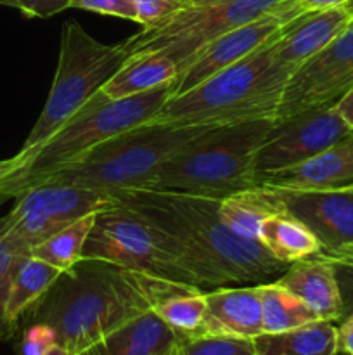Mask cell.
<instances>
[{"mask_svg": "<svg viewBox=\"0 0 353 355\" xmlns=\"http://www.w3.org/2000/svg\"><path fill=\"white\" fill-rule=\"evenodd\" d=\"M220 217L241 238L260 243V227L269 217L282 214L277 191L255 186L220 200Z\"/></svg>", "mask_w": 353, "mask_h": 355, "instance_id": "44dd1931", "label": "cell"}, {"mask_svg": "<svg viewBox=\"0 0 353 355\" xmlns=\"http://www.w3.org/2000/svg\"><path fill=\"white\" fill-rule=\"evenodd\" d=\"M253 342L256 355H336L338 328L318 319L289 331L262 333Z\"/></svg>", "mask_w": 353, "mask_h": 355, "instance_id": "7402d4cb", "label": "cell"}, {"mask_svg": "<svg viewBox=\"0 0 353 355\" xmlns=\"http://www.w3.org/2000/svg\"><path fill=\"white\" fill-rule=\"evenodd\" d=\"M17 10L28 17H51L69 9L71 0H16Z\"/></svg>", "mask_w": 353, "mask_h": 355, "instance_id": "836d02e7", "label": "cell"}, {"mask_svg": "<svg viewBox=\"0 0 353 355\" xmlns=\"http://www.w3.org/2000/svg\"><path fill=\"white\" fill-rule=\"evenodd\" d=\"M336 355H350V354H346V352H338Z\"/></svg>", "mask_w": 353, "mask_h": 355, "instance_id": "b9f144b4", "label": "cell"}, {"mask_svg": "<svg viewBox=\"0 0 353 355\" xmlns=\"http://www.w3.org/2000/svg\"><path fill=\"white\" fill-rule=\"evenodd\" d=\"M59 276L61 270L37 259L31 253L23 259L14 272L9 300H7V319L14 328L17 321L45 297Z\"/></svg>", "mask_w": 353, "mask_h": 355, "instance_id": "cb8c5ba5", "label": "cell"}, {"mask_svg": "<svg viewBox=\"0 0 353 355\" xmlns=\"http://www.w3.org/2000/svg\"><path fill=\"white\" fill-rule=\"evenodd\" d=\"M275 38L194 89L170 97L149 121L227 125L253 118L275 120L284 87L293 75L273 58Z\"/></svg>", "mask_w": 353, "mask_h": 355, "instance_id": "277c9868", "label": "cell"}, {"mask_svg": "<svg viewBox=\"0 0 353 355\" xmlns=\"http://www.w3.org/2000/svg\"><path fill=\"white\" fill-rule=\"evenodd\" d=\"M137 14V23L142 28H151L185 6L182 0H132Z\"/></svg>", "mask_w": 353, "mask_h": 355, "instance_id": "f546056e", "label": "cell"}, {"mask_svg": "<svg viewBox=\"0 0 353 355\" xmlns=\"http://www.w3.org/2000/svg\"><path fill=\"white\" fill-rule=\"evenodd\" d=\"M273 283L296 295L320 321H341L343 302L334 267L324 253L289 263Z\"/></svg>", "mask_w": 353, "mask_h": 355, "instance_id": "e0dca14e", "label": "cell"}, {"mask_svg": "<svg viewBox=\"0 0 353 355\" xmlns=\"http://www.w3.org/2000/svg\"><path fill=\"white\" fill-rule=\"evenodd\" d=\"M179 75V66L163 52H144L132 55L113 78L102 87L109 99L138 96L152 89L173 82Z\"/></svg>", "mask_w": 353, "mask_h": 355, "instance_id": "ffe728a7", "label": "cell"}, {"mask_svg": "<svg viewBox=\"0 0 353 355\" xmlns=\"http://www.w3.org/2000/svg\"><path fill=\"white\" fill-rule=\"evenodd\" d=\"M204 335L255 338L263 333L260 284L244 288L218 286L204 291Z\"/></svg>", "mask_w": 353, "mask_h": 355, "instance_id": "2e32d148", "label": "cell"}, {"mask_svg": "<svg viewBox=\"0 0 353 355\" xmlns=\"http://www.w3.org/2000/svg\"><path fill=\"white\" fill-rule=\"evenodd\" d=\"M176 355H256L253 338L201 335L180 338Z\"/></svg>", "mask_w": 353, "mask_h": 355, "instance_id": "f1b7e54d", "label": "cell"}, {"mask_svg": "<svg viewBox=\"0 0 353 355\" xmlns=\"http://www.w3.org/2000/svg\"><path fill=\"white\" fill-rule=\"evenodd\" d=\"M353 87V23L287 80L275 123L310 107L336 104Z\"/></svg>", "mask_w": 353, "mask_h": 355, "instance_id": "8fae6325", "label": "cell"}, {"mask_svg": "<svg viewBox=\"0 0 353 355\" xmlns=\"http://www.w3.org/2000/svg\"><path fill=\"white\" fill-rule=\"evenodd\" d=\"M82 259L106 260L159 279L201 288L179 243L118 200L96 214Z\"/></svg>", "mask_w": 353, "mask_h": 355, "instance_id": "ba28073f", "label": "cell"}, {"mask_svg": "<svg viewBox=\"0 0 353 355\" xmlns=\"http://www.w3.org/2000/svg\"><path fill=\"white\" fill-rule=\"evenodd\" d=\"M69 9L89 10V12L121 17V19L137 23V14H135V7L132 0H71Z\"/></svg>", "mask_w": 353, "mask_h": 355, "instance_id": "1f68e13d", "label": "cell"}, {"mask_svg": "<svg viewBox=\"0 0 353 355\" xmlns=\"http://www.w3.org/2000/svg\"><path fill=\"white\" fill-rule=\"evenodd\" d=\"M30 253V246L0 222V340L10 338L16 329L7 319V300L14 272Z\"/></svg>", "mask_w": 353, "mask_h": 355, "instance_id": "83f0119b", "label": "cell"}, {"mask_svg": "<svg viewBox=\"0 0 353 355\" xmlns=\"http://www.w3.org/2000/svg\"><path fill=\"white\" fill-rule=\"evenodd\" d=\"M338 352L353 355V314L341 319L338 328Z\"/></svg>", "mask_w": 353, "mask_h": 355, "instance_id": "e575fe53", "label": "cell"}, {"mask_svg": "<svg viewBox=\"0 0 353 355\" xmlns=\"http://www.w3.org/2000/svg\"><path fill=\"white\" fill-rule=\"evenodd\" d=\"M201 290L172 283L97 259H80L61 272L31 309L33 322H45L57 345L73 355L92 349L111 331L180 291Z\"/></svg>", "mask_w": 353, "mask_h": 355, "instance_id": "6da1fadb", "label": "cell"}, {"mask_svg": "<svg viewBox=\"0 0 353 355\" xmlns=\"http://www.w3.org/2000/svg\"><path fill=\"white\" fill-rule=\"evenodd\" d=\"M179 342V335L151 309L111 331L89 350L92 355H176Z\"/></svg>", "mask_w": 353, "mask_h": 355, "instance_id": "d6986e66", "label": "cell"}, {"mask_svg": "<svg viewBox=\"0 0 353 355\" xmlns=\"http://www.w3.org/2000/svg\"><path fill=\"white\" fill-rule=\"evenodd\" d=\"M113 201L114 196L99 191L69 184L44 182L19 194L9 214H38L61 225H68L85 215L102 210Z\"/></svg>", "mask_w": 353, "mask_h": 355, "instance_id": "ac0fdd59", "label": "cell"}, {"mask_svg": "<svg viewBox=\"0 0 353 355\" xmlns=\"http://www.w3.org/2000/svg\"><path fill=\"white\" fill-rule=\"evenodd\" d=\"M286 0H189L176 12L125 40L130 55L159 51L176 66L213 38L248 24Z\"/></svg>", "mask_w": 353, "mask_h": 355, "instance_id": "9c48e42d", "label": "cell"}, {"mask_svg": "<svg viewBox=\"0 0 353 355\" xmlns=\"http://www.w3.org/2000/svg\"><path fill=\"white\" fill-rule=\"evenodd\" d=\"M353 184V134L300 165L263 177L256 186L280 191H329Z\"/></svg>", "mask_w": 353, "mask_h": 355, "instance_id": "9a60e30c", "label": "cell"}, {"mask_svg": "<svg viewBox=\"0 0 353 355\" xmlns=\"http://www.w3.org/2000/svg\"><path fill=\"white\" fill-rule=\"evenodd\" d=\"M154 312L179 335L192 338L204 335L206 298L203 290L180 291L154 305Z\"/></svg>", "mask_w": 353, "mask_h": 355, "instance_id": "4316f807", "label": "cell"}, {"mask_svg": "<svg viewBox=\"0 0 353 355\" xmlns=\"http://www.w3.org/2000/svg\"><path fill=\"white\" fill-rule=\"evenodd\" d=\"M273 191L284 211L314 232L325 257L353 253V189Z\"/></svg>", "mask_w": 353, "mask_h": 355, "instance_id": "4fadbf2b", "label": "cell"}, {"mask_svg": "<svg viewBox=\"0 0 353 355\" xmlns=\"http://www.w3.org/2000/svg\"><path fill=\"white\" fill-rule=\"evenodd\" d=\"M96 214L85 215V217L78 218V220L62 227L61 231L52 234L44 243L35 246L31 250V255L51 263V266H54L61 272L71 269L82 259L83 246H85L89 232L93 225Z\"/></svg>", "mask_w": 353, "mask_h": 355, "instance_id": "484cf974", "label": "cell"}, {"mask_svg": "<svg viewBox=\"0 0 353 355\" xmlns=\"http://www.w3.org/2000/svg\"><path fill=\"white\" fill-rule=\"evenodd\" d=\"M57 345V335L45 322H33L23 333L19 343V355H45Z\"/></svg>", "mask_w": 353, "mask_h": 355, "instance_id": "4dcf8cb0", "label": "cell"}, {"mask_svg": "<svg viewBox=\"0 0 353 355\" xmlns=\"http://www.w3.org/2000/svg\"><path fill=\"white\" fill-rule=\"evenodd\" d=\"M172 89L170 82L123 99L97 92L47 141L0 162V198H17L107 139L149 121L172 97Z\"/></svg>", "mask_w": 353, "mask_h": 355, "instance_id": "3957f363", "label": "cell"}, {"mask_svg": "<svg viewBox=\"0 0 353 355\" xmlns=\"http://www.w3.org/2000/svg\"><path fill=\"white\" fill-rule=\"evenodd\" d=\"M352 134L353 128L334 104L310 107L277 121L255 155V186L269 173L300 165Z\"/></svg>", "mask_w": 353, "mask_h": 355, "instance_id": "30bf717a", "label": "cell"}, {"mask_svg": "<svg viewBox=\"0 0 353 355\" xmlns=\"http://www.w3.org/2000/svg\"><path fill=\"white\" fill-rule=\"evenodd\" d=\"M303 14L296 0H286L272 12L258 17L248 24L234 28L220 37L208 42L192 58L179 66V75L173 80L172 97L194 89L221 69L241 61L256 49L269 44L294 17Z\"/></svg>", "mask_w": 353, "mask_h": 355, "instance_id": "7c38bea8", "label": "cell"}, {"mask_svg": "<svg viewBox=\"0 0 353 355\" xmlns=\"http://www.w3.org/2000/svg\"><path fill=\"white\" fill-rule=\"evenodd\" d=\"M273 118L217 125L173 153L144 189H168L225 198L255 187L253 162Z\"/></svg>", "mask_w": 353, "mask_h": 355, "instance_id": "5b68a950", "label": "cell"}, {"mask_svg": "<svg viewBox=\"0 0 353 355\" xmlns=\"http://www.w3.org/2000/svg\"><path fill=\"white\" fill-rule=\"evenodd\" d=\"M0 6H7V7H14V9H17L16 0H0Z\"/></svg>", "mask_w": 353, "mask_h": 355, "instance_id": "f35d334b", "label": "cell"}, {"mask_svg": "<svg viewBox=\"0 0 353 355\" xmlns=\"http://www.w3.org/2000/svg\"><path fill=\"white\" fill-rule=\"evenodd\" d=\"M217 125H173L145 121L107 139L44 182L69 184L116 194L144 189L156 170L182 146ZM40 182V184H44Z\"/></svg>", "mask_w": 353, "mask_h": 355, "instance_id": "8992f818", "label": "cell"}, {"mask_svg": "<svg viewBox=\"0 0 353 355\" xmlns=\"http://www.w3.org/2000/svg\"><path fill=\"white\" fill-rule=\"evenodd\" d=\"M346 7H348L350 10H353V0H350V2H348V6H346Z\"/></svg>", "mask_w": 353, "mask_h": 355, "instance_id": "ab89813d", "label": "cell"}, {"mask_svg": "<svg viewBox=\"0 0 353 355\" xmlns=\"http://www.w3.org/2000/svg\"><path fill=\"white\" fill-rule=\"evenodd\" d=\"M130 58L125 42L114 45L104 44L76 21H66L61 31L57 69L47 103L21 151H30L55 134L102 90Z\"/></svg>", "mask_w": 353, "mask_h": 355, "instance_id": "52a82bcc", "label": "cell"}, {"mask_svg": "<svg viewBox=\"0 0 353 355\" xmlns=\"http://www.w3.org/2000/svg\"><path fill=\"white\" fill-rule=\"evenodd\" d=\"M168 232L201 288L275 281L289 263L258 241L235 234L220 217L221 198L168 189H132L114 196Z\"/></svg>", "mask_w": 353, "mask_h": 355, "instance_id": "7a4b0ae2", "label": "cell"}, {"mask_svg": "<svg viewBox=\"0 0 353 355\" xmlns=\"http://www.w3.org/2000/svg\"><path fill=\"white\" fill-rule=\"evenodd\" d=\"M80 355H92V352H90V350H85V352H82Z\"/></svg>", "mask_w": 353, "mask_h": 355, "instance_id": "60d3db41", "label": "cell"}, {"mask_svg": "<svg viewBox=\"0 0 353 355\" xmlns=\"http://www.w3.org/2000/svg\"><path fill=\"white\" fill-rule=\"evenodd\" d=\"M353 23V10L336 7L303 12L286 24L272 44L275 61L294 73Z\"/></svg>", "mask_w": 353, "mask_h": 355, "instance_id": "5bb4252c", "label": "cell"}, {"mask_svg": "<svg viewBox=\"0 0 353 355\" xmlns=\"http://www.w3.org/2000/svg\"><path fill=\"white\" fill-rule=\"evenodd\" d=\"M182 2H189V0H182Z\"/></svg>", "mask_w": 353, "mask_h": 355, "instance_id": "ee69618b", "label": "cell"}, {"mask_svg": "<svg viewBox=\"0 0 353 355\" xmlns=\"http://www.w3.org/2000/svg\"><path fill=\"white\" fill-rule=\"evenodd\" d=\"M45 355H73L71 352H69V350H66L64 347H61V345H54L52 347L51 350H48L47 354Z\"/></svg>", "mask_w": 353, "mask_h": 355, "instance_id": "74e56055", "label": "cell"}, {"mask_svg": "<svg viewBox=\"0 0 353 355\" xmlns=\"http://www.w3.org/2000/svg\"><path fill=\"white\" fill-rule=\"evenodd\" d=\"M329 259H331L336 279H338L339 295H341L343 302V318H346V315L353 314V253L329 257Z\"/></svg>", "mask_w": 353, "mask_h": 355, "instance_id": "d6a6232c", "label": "cell"}, {"mask_svg": "<svg viewBox=\"0 0 353 355\" xmlns=\"http://www.w3.org/2000/svg\"><path fill=\"white\" fill-rule=\"evenodd\" d=\"M334 106L336 110H338V113L343 116V120L353 128V87L345 94V96L339 97V99L336 101Z\"/></svg>", "mask_w": 353, "mask_h": 355, "instance_id": "8d00e7d4", "label": "cell"}, {"mask_svg": "<svg viewBox=\"0 0 353 355\" xmlns=\"http://www.w3.org/2000/svg\"><path fill=\"white\" fill-rule=\"evenodd\" d=\"M346 187H350V189H353V184H350V186H346Z\"/></svg>", "mask_w": 353, "mask_h": 355, "instance_id": "7bdbcfd3", "label": "cell"}, {"mask_svg": "<svg viewBox=\"0 0 353 355\" xmlns=\"http://www.w3.org/2000/svg\"><path fill=\"white\" fill-rule=\"evenodd\" d=\"M260 243L277 260L286 263L322 253L320 243L314 232L286 211L272 215L263 222L260 227Z\"/></svg>", "mask_w": 353, "mask_h": 355, "instance_id": "603a6c76", "label": "cell"}, {"mask_svg": "<svg viewBox=\"0 0 353 355\" xmlns=\"http://www.w3.org/2000/svg\"><path fill=\"white\" fill-rule=\"evenodd\" d=\"M301 12H315V10L336 9V7H346L350 0H296Z\"/></svg>", "mask_w": 353, "mask_h": 355, "instance_id": "d590c367", "label": "cell"}, {"mask_svg": "<svg viewBox=\"0 0 353 355\" xmlns=\"http://www.w3.org/2000/svg\"><path fill=\"white\" fill-rule=\"evenodd\" d=\"M263 307V333H282L318 321L315 312L296 295L277 283L260 284Z\"/></svg>", "mask_w": 353, "mask_h": 355, "instance_id": "d4e9b609", "label": "cell"}]
</instances>
